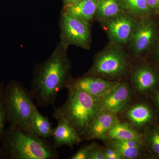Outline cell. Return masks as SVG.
Returning a JSON list of instances; mask_svg holds the SVG:
<instances>
[{"label":"cell","mask_w":159,"mask_h":159,"mask_svg":"<svg viewBox=\"0 0 159 159\" xmlns=\"http://www.w3.org/2000/svg\"><path fill=\"white\" fill-rule=\"evenodd\" d=\"M60 24L61 42L89 49L92 42L90 23L61 12Z\"/></svg>","instance_id":"8992f818"},{"label":"cell","mask_w":159,"mask_h":159,"mask_svg":"<svg viewBox=\"0 0 159 159\" xmlns=\"http://www.w3.org/2000/svg\"><path fill=\"white\" fill-rule=\"evenodd\" d=\"M123 11L139 18L148 17L152 9L145 0H120Z\"/></svg>","instance_id":"d6986e66"},{"label":"cell","mask_w":159,"mask_h":159,"mask_svg":"<svg viewBox=\"0 0 159 159\" xmlns=\"http://www.w3.org/2000/svg\"><path fill=\"white\" fill-rule=\"evenodd\" d=\"M5 86L4 83L0 81V148L3 134L6 130L5 126L6 122H8L4 102Z\"/></svg>","instance_id":"44dd1931"},{"label":"cell","mask_w":159,"mask_h":159,"mask_svg":"<svg viewBox=\"0 0 159 159\" xmlns=\"http://www.w3.org/2000/svg\"><path fill=\"white\" fill-rule=\"evenodd\" d=\"M157 23L148 17L141 18L129 43V48L135 56L141 55L149 49L156 39Z\"/></svg>","instance_id":"ba28073f"},{"label":"cell","mask_w":159,"mask_h":159,"mask_svg":"<svg viewBox=\"0 0 159 159\" xmlns=\"http://www.w3.org/2000/svg\"><path fill=\"white\" fill-rule=\"evenodd\" d=\"M157 80L155 73L147 66H139L133 71L130 81L134 88L141 93L147 92L153 88Z\"/></svg>","instance_id":"5bb4252c"},{"label":"cell","mask_w":159,"mask_h":159,"mask_svg":"<svg viewBox=\"0 0 159 159\" xmlns=\"http://www.w3.org/2000/svg\"><path fill=\"white\" fill-rule=\"evenodd\" d=\"M147 140L152 150L159 156V130L151 132L148 136Z\"/></svg>","instance_id":"7402d4cb"},{"label":"cell","mask_w":159,"mask_h":159,"mask_svg":"<svg viewBox=\"0 0 159 159\" xmlns=\"http://www.w3.org/2000/svg\"><path fill=\"white\" fill-rule=\"evenodd\" d=\"M157 102L158 105L159 106V93L157 97Z\"/></svg>","instance_id":"f1b7e54d"},{"label":"cell","mask_w":159,"mask_h":159,"mask_svg":"<svg viewBox=\"0 0 159 159\" xmlns=\"http://www.w3.org/2000/svg\"><path fill=\"white\" fill-rule=\"evenodd\" d=\"M119 122L116 113L110 111L102 110L94 119L81 139L106 140L107 133Z\"/></svg>","instance_id":"30bf717a"},{"label":"cell","mask_w":159,"mask_h":159,"mask_svg":"<svg viewBox=\"0 0 159 159\" xmlns=\"http://www.w3.org/2000/svg\"><path fill=\"white\" fill-rule=\"evenodd\" d=\"M106 140H134L142 142V138L141 134L130 124L119 122L107 133Z\"/></svg>","instance_id":"9a60e30c"},{"label":"cell","mask_w":159,"mask_h":159,"mask_svg":"<svg viewBox=\"0 0 159 159\" xmlns=\"http://www.w3.org/2000/svg\"><path fill=\"white\" fill-rule=\"evenodd\" d=\"M66 102L58 108L54 107L53 117L68 122L80 138L94 119L102 110V99L70 85Z\"/></svg>","instance_id":"3957f363"},{"label":"cell","mask_w":159,"mask_h":159,"mask_svg":"<svg viewBox=\"0 0 159 159\" xmlns=\"http://www.w3.org/2000/svg\"><path fill=\"white\" fill-rule=\"evenodd\" d=\"M109 146L116 150L123 159L138 158L141 153L142 142L134 140H110Z\"/></svg>","instance_id":"e0dca14e"},{"label":"cell","mask_w":159,"mask_h":159,"mask_svg":"<svg viewBox=\"0 0 159 159\" xmlns=\"http://www.w3.org/2000/svg\"><path fill=\"white\" fill-rule=\"evenodd\" d=\"M141 19L124 11L102 24L110 41L122 46L129 42Z\"/></svg>","instance_id":"52a82bcc"},{"label":"cell","mask_w":159,"mask_h":159,"mask_svg":"<svg viewBox=\"0 0 159 159\" xmlns=\"http://www.w3.org/2000/svg\"><path fill=\"white\" fill-rule=\"evenodd\" d=\"M131 97L130 89L128 84L119 82L102 99V109L118 113L127 107Z\"/></svg>","instance_id":"8fae6325"},{"label":"cell","mask_w":159,"mask_h":159,"mask_svg":"<svg viewBox=\"0 0 159 159\" xmlns=\"http://www.w3.org/2000/svg\"><path fill=\"white\" fill-rule=\"evenodd\" d=\"M57 148L35 132L28 131L10 124L3 134L0 148L2 159H54Z\"/></svg>","instance_id":"7a4b0ae2"},{"label":"cell","mask_w":159,"mask_h":159,"mask_svg":"<svg viewBox=\"0 0 159 159\" xmlns=\"http://www.w3.org/2000/svg\"><path fill=\"white\" fill-rule=\"evenodd\" d=\"M103 152L105 159H123L116 150L110 146L106 148Z\"/></svg>","instance_id":"cb8c5ba5"},{"label":"cell","mask_w":159,"mask_h":159,"mask_svg":"<svg viewBox=\"0 0 159 159\" xmlns=\"http://www.w3.org/2000/svg\"><path fill=\"white\" fill-rule=\"evenodd\" d=\"M89 159H105L103 150L95 144H91L89 145Z\"/></svg>","instance_id":"603a6c76"},{"label":"cell","mask_w":159,"mask_h":159,"mask_svg":"<svg viewBox=\"0 0 159 159\" xmlns=\"http://www.w3.org/2000/svg\"><path fill=\"white\" fill-rule=\"evenodd\" d=\"M129 67V58L121 46L111 42L96 55L85 76L116 81L127 73Z\"/></svg>","instance_id":"5b68a950"},{"label":"cell","mask_w":159,"mask_h":159,"mask_svg":"<svg viewBox=\"0 0 159 159\" xmlns=\"http://www.w3.org/2000/svg\"><path fill=\"white\" fill-rule=\"evenodd\" d=\"M89 145L84 146L70 158L71 159H89Z\"/></svg>","instance_id":"d4e9b609"},{"label":"cell","mask_w":159,"mask_h":159,"mask_svg":"<svg viewBox=\"0 0 159 159\" xmlns=\"http://www.w3.org/2000/svg\"><path fill=\"white\" fill-rule=\"evenodd\" d=\"M30 91L19 82L11 80L5 86L4 102L7 122L28 131L34 132L32 125L35 107Z\"/></svg>","instance_id":"277c9868"},{"label":"cell","mask_w":159,"mask_h":159,"mask_svg":"<svg viewBox=\"0 0 159 159\" xmlns=\"http://www.w3.org/2000/svg\"><path fill=\"white\" fill-rule=\"evenodd\" d=\"M157 57L159 61V38L158 41L157 45Z\"/></svg>","instance_id":"83f0119b"},{"label":"cell","mask_w":159,"mask_h":159,"mask_svg":"<svg viewBox=\"0 0 159 159\" xmlns=\"http://www.w3.org/2000/svg\"><path fill=\"white\" fill-rule=\"evenodd\" d=\"M147 5L151 9H158L159 7V0H145Z\"/></svg>","instance_id":"484cf974"},{"label":"cell","mask_w":159,"mask_h":159,"mask_svg":"<svg viewBox=\"0 0 159 159\" xmlns=\"http://www.w3.org/2000/svg\"><path fill=\"white\" fill-rule=\"evenodd\" d=\"M68 47L61 41L51 56L34 70L30 91L39 106L55 107L58 93L68 88L73 80L70 61L67 54Z\"/></svg>","instance_id":"6da1fadb"},{"label":"cell","mask_w":159,"mask_h":159,"mask_svg":"<svg viewBox=\"0 0 159 159\" xmlns=\"http://www.w3.org/2000/svg\"><path fill=\"white\" fill-rule=\"evenodd\" d=\"M99 0H80L74 5L64 6L62 12L90 23L95 18Z\"/></svg>","instance_id":"4fadbf2b"},{"label":"cell","mask_w":159,"mask_h":159,"mask_svg":"<svg viewBox=\"0 0 159 159\" xmlns=\"http://www.w3.org/2000/svg\"><path fill=\"white\" fill-rule=\"evenodd\" d=\"M57 120L58 124L53 129L51 137L55 148L67 145L73 148L74 145H78L82 139L77 131L66 121L61 119Z\"/></svg>","instance_id":"7c38bea8"},{"label":"cell","mask_w":159,"mask_h":159,"mask_svg":"<svg viewBox=\"0 0 159 159\" xmlns=\"http://www.w3.org/2000/svg\"><path fill=\"white\" fill-rule=\"evenodd\" d=\"M158 15H159V7L158 8Z\"/></svg>","instance_id":"f546056e"},{"label":"cell","mask_w":159,"mask_h":159,"mask_svg":"<svg viewBox=\"0 0 159 159\" xmlns=\"http://www.w3.org/2000/svg\"><path fill=\"white\" fill-rule=\"evenodd\" d=\"M32 125L34 131L39 136L46 139L51 137L53 129L48 118L43 116L38 110L36 106L33 111Z\"/></svg>","instance_id":"ffe728a7"},{"label":"cell","mask_w":159,"mask_h":159,"mask_svg":"<svg viewBox=\"0 0 159 159\" xmlns=\"http://www.w3.org/2000/svg\"><path fill=\"white\" fill-rule=\"evenodd\" d=\"M126 118L134 127H142L148 123L152 118V112L147 106L142 103L134 105L129 109Z\"/></svg>","instance_id":"ac0fdd59"},{"label":"cell","mask_w":159,"mask_h":159,"mask_svg":"<svg viewBox=\"0 0 159 159\" xmlns=\"http://www.w3.org/2000/svg\"><path fill=\"white\" fill-rule=\"evenodd\" d=\"M123 11L120 0H99L94 19L102 23Z\"/></svg>","instance_id":"2e32d148"},{"label":"cell","mask_w":159,"mask_h":159,"mask_svg":"<svg viewBox=\"0 0 159 159\" xmlns=\"http://www.w3.org/2000/svg\"><path fill=\"white\" fill-rule=\"evenodd\" d=\"M118 83L116 81L85 75L73 80L70 84L92 96L103 99Z\"/></svg>","instance_id":"9c48e42d"},{"label":"cell","mask_w":159,"mask_h":159,"mask_svg":"<svg viewBox=\"0 0 159 159\" xmlns=\"http://www.w3.org/2000/svg\"><path fill=\"white\" fill-rule=\"evenodd\" d=\"M80 1V0H63V2L64 6H70L74 5Z\"/></svg>","instance_id":"4316f807"}]
</instances>
